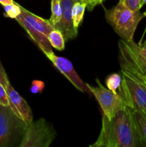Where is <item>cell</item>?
Here are the masks:
<instances>
[{
    "mask_svg": "<svg viewBox=\"0 0 146 147\" xmlns=\"http://www.w3.org/2000/svg\"><path fill=\"white\" fill-rule=\"evenodd\" d=\"M14 1L13 0H0V4H2L3 6L4 5H7V4H10L14 3Z\"/></svg>",
    "mask_w": 146,
    "mask_h": 147,
    "instance_id": "25",
    "label": "cell"
},
{
    "mask_svg": "<svg viewBox=\"0 0 146 147\" xmlns=\"http://www.w3.org/2000/svg\"><path fill=\"white\" fill-rule=\"evenodd\" d=\"M47 58L52 63L54 67L64 75L67 80L77 89L82 93H86L88 95H91L92 93L87 87V83L83 82L80 76L77 75L74 70L73 65L68 59L65 57H59L54 55L53 52L45 54Z\"/></svg>",
    "mask_w": 146,
    "mask_h": 147,
    "instance_id": "7",
    "label": "cell"
},
{
    "mask_svg": "<svg viewBox=\"0 0 146 147\" xmlns=\"http://www.w3.org/2000/svg\"><path fill=\"white\" fill-rule=\"evenodd\" d=\"M27 125L9 106L0 105V147H11L17 142L20 143Z\"/></svg>",
    "mask_w": 146,
    "mask_h": 147,
    "instance_id": "3",
    "label": "cell"
},
{
    "mask_svg": "<svg viewBox=\"0 0 146 147\" xmlns=\"http://www.w3.org/2000/svg\"><path fill=\"white\" fill-rule=\"evenodd\" d=\"M84 2H85V3H86V0H84Z\"/></svg>",
    "mask_w": 146,
    "mask_h": 147,
    "instance_id": "29",
    "label": "cell"
},
{
    "mask_svg": "<svg viewBox=\"0 0 146 147\" xmlns=\"http://www.w3.org/2000/svg\"><path fill=\"white\" fill-rule=\"evenodd\" d=\"M104 1V0H86L87 9L89 11H92L96 6L102 4Z\"/></svg>",
    "mask_w": 146,
    "mask_h": 147,
    "instance_id": "23",
    "label": "cell"
},
{
    "mask_svg": "<svg viewBox=\"0 0 146 147\" xmlns=\"http://www.w3.org/2000/svg\"><path fill=\"white\" fill-rule=\"evenodd\" d=\"M105 83L109 90L113 91V93H117V89H120L121 86L122 76L118 73H113L106 78Z\"/></svg>",
    "mask_w": 146,
    "mask_h": 147,
    "instance_id": "17",
    "label": "cell"
},
{
    "mask_svg": "<svg viewBox=\"0 0 146 147\" xmlns=\"http://www.w3.org/2000/svg\"><path fill=\"white\" fill-rule=\"evenodd\" d=\"M52 14L50 20V23L54 27L60 22L62 17V8L60 0H51Z\"/></svg>",
    "mask_w": 146,
    "mask_h": 147,
    "instance_id": "16",
    "label": "cell"
},
{
    "mask_svg": "<svg viewBox=\"0 0 146 147\" xmlns=\"http://www.w3.org/2000/svg\"><path fill=\"white\" fill-rule=\"evenodd\" d=\"M57 133L52 125L44 119L28 123L19 147H49Z\"/></svg>",
    "mask_w": 146,
    "mask_h": 147,
    "instance_id": "4",
    "label": "cell"
},
{
    "mask_svg": "<svg viewBox=\"0 0 146 147\" xmlns=\"http://www.w3.org/2000/svg\"><path fill=\"white\" fill-rule=\"evenodd\" d=\"M0 105L9 106V100L5 87L0 83Z\"/></svg>",
    "mask_w": 146,
    "mask_h": 147,
    "instance_id": "20",
    "label": "cell"
},
{
    "mask_svg": "<svg viewBox=\"0 0 146 147\" xmlns=\"http://www.w3.org/2000/svg\"><path fill=\"white\" fill-rule=\"evenodd\" d=\"M0 83L5 88L7 86V84L9 83L8 77H7V74H6L5 71H4V68H3L2 65H1V63H0Z\"/></svg>",
    "mask_w": 146,
    "mask_h": 147,
    "instance_id": "22",
    "label": "cell"
},
{
    "mask_svg": "<svg viewBox=\"0 0 146 147\" xmlns=\"http://www.w3.org/2000/svg\"><path fill=\"white\" fill-rule=\"evenodd\" d=\"M123 41H124V40H123ZM126 46H127V45H126ZM127 49H128L129 52H130V55H131V57H132V58H133V61L135 62V65H137V67H138V68L140 69V71H141L142 73H143V74L144 75L145 78H146V68H144V67H142V66L140 65V64H139V63H138V62L137 61V60H136V59H135V57L134 56H133V55L132 54V53H131V52H130V50H129V48H128V47H127Z\"/></svg>",
    "mask_w": 146,
    "mask_h": 147,
    "instance_id": "24",
    "label": "cell"
},
{
    "mask_svg": "<svg viewBox=\"0 0 146 147\" xmlns=\"http://www.w3.org/2000/svg\"><path fill=\"white\" fill-rule=\"evenodd\" d=\"M84 0H60L62 8V17L54 27L62 32L66 41L77 37L78 31L75 30L72 19V10L76 1Z\"/></svg>",
    "mask_w": 146,
    "mask_h": 147,
    "instance_id": "8",
    "label": "cell"
},
{
    "mask_svg": "<svg viewBox=\"0 0 146 147\" xmlns=\"http://www.w3.org/2000/svg\"><path fill=\"white\" fill-rule=\"evenodd\" d=\"M44 86H45V84L44 82L41 81V80H33L31 83V88H30V92L31 93H34V94L41 93L43 89L44 88Z\"/></svg>",
    "mask_w": 146,
    "mask_h": 147,
    "instance_id": "19",
    "label": "cell"
},
{
    "mask_svg": "<svg viewBox=\"0 0 146 147\" xmlns=\"http://www.w3.org/2000/svg\"><path fill=\"white\" fill-rule=\"evenodd\" d=\"M127 107L130 109L143 146H146V115L135 108Z\"/></svg>",
    "mask_w": 146,
    "mask_h": 147,
    "instance_id": "12",
    "label": "cell"
},
{
    "mask_svg": "<svg viewBox=\"0 0 146 147\" xmlns=\"http://www.w3.org/2000/svg\"><path fill=\"white\" fill-rule=\"evenodd\" d=\"M122 83L119 94L127 106L135 108L146 115V88L130 73L121 70Z\"/></svg>",
    "mask_w": 146,
    "mask_h": 147,
    "instance_id": "5",
    "label": "cell"
},
{
    "mask_svg": "<svg viewBox=\"0 0 146 147\" xmlns=\"http://www.w3.org/2000/svg\"><path fill=\"white\" fill-rule=\"evenodd\" d=\"M133 10H140L141 9V0H119Z\"/></svg>",
    "mask_w": 146,
    "mask_h": 147,
    "instance_id": "21",
    "label": "cell"
},
{
    "mask_svg": "<svg viewBox=\"0 0 146 147\" xmlns=\"http://www.w3.org/2000/svg\"><path fill=\"white\" fill-rule=\"evenodd\" d=\"M47 38L52 47H54L60 51H62L64 49L65 40L61 32L59 31L58 30L54 28L52 31L50 32L47 36Z\"/></svg>",
    "mask_w": 146,
    "mask_h": 147,
    "instance_id": "15",
    "label": "cell"
},
{
    "mask_svg": "<svg viewBox=\"0 0 146 147\" xmlns=\"http://www.w3.org/2000/svg\"><path fill=\"white\" fill-rule=\"evenodd\" d=\"M143 14H144V17H146V11H145L144 13H143ZM145 33H146V28H145V32H144V34H145Z\"/></svg>",
    "mask_w": 146,
    "mask_h": 147,
    "instance_id": "28",
    "label": "cell"
},
{
    "mask_svg": "<svg viewBox=\"0 0 146 147\" xmlns=\"http://www.w3.org/2000/svg\"><path fill=\"white\" fill-rule=\"evenodd\" d=\"M124 42L139 64L146 68V48L142 47L140 45L136 44L134 40L132 42H126L124 40Z\"/></svg>",
    "mask_w": 146,
    "mask_h": 147,
    "instance_id": "13",
    "label": "cell"
},
{
    "mask_svg": "<svg viewBox=\"0 0 146 147\" xmlns=\"http://www.w3.org/2000/svg\"><path fill=\"white\" fill-rule=\"evenodd\" d=\"M20 7H21V13H20V14L31 26H33L34 28L39 30L40 32L43 33L46 36H48L50 32L52 31L54 29L52 24L50 23V20L42 18V17L36 15V14L30 12L29 11L24 9L21 6H20Z\"/></svg>",
    "mask_w": 146,
    "mask_h": 147,
    "instance_id": "11",
    "label": "cell"
},
{
    "mask_svg": "<svg viewBox=\"0 0 146 147\" xmlns=\"http://www.w3.org/2000/svg\"><path fill=\"white\" fill-rule=\"evenodd\" d=\"M4 17L9 18L16 19L21 13V7L17 3L14 2L12 4L4 5Z\"/></svg>",
    "mask_w": 146,
    "mask_h": 147,
    "instance_id": "18",
    "label": "cell"
},
{
    "mask_svg": "<svg viewBox=\"0 0 146 147\" xmlns=\"http://www.w3.org/2000/svg\"><path fill=\"white\" fill-rule=\"evenodd\" d=\"M15 20L25 30V31L27 32L29 36L31 37V40L38 45L40 50L44 54L53 52L52 46L50 44V41L47 38V36H46L43 33L40 32L39 30L34 28L33 26H31L25 19H24V17L21 14H19Z\"/></svg>",
    "mask_w": 146,
    "mask_h": 147,
    "instance_id": "10",
    "label": "cell"
},
{
    "mask_svg": "<svg viewBox=\"0 0 146 147\" xmlns=\"http://www.w3.org/2000/svg\"><path fill=\"white\" fill-rule=\"evenodd\" d=\"M139 45H141L142 47H145V48H146V40L143 43V44H139Z\"/></svg>",
    "mask_w": 146,
    "mask_h": 147,
    "instance_id": "26",
    "label": "cell"
},
{
    "mask_svg": "<svg viewBox=\"0 0 146 147\" xmlns=\"http://www.w3.org/2000/svg\"><path fill=\"white\" fill-rule=\"evenodd\" d=\"M5 88L9 100V107L12 111L26 123H31L33 121L32 113L27 101L14 90L10 83Z\"/></svg>",
    "mask_w": 146,
    "mask_h": 147,
    "instance_id": "9",
    "label": "cell"
},
{
    "mask_svg": "<svg viewBox=\"0 0 146 147\" xmlns=\"http://www.w3.org/2000/svg\"><path fill=\"white\" fill-rule=\"evenodd\" d=\"M144 4H146V0H142V1H141V7H143Z\"/></svg>",
    "mask_w": 146,
    "mask_h": 147,
    "instance_id": "27",
    "label": "cell"
},
{
    "mask_svg": "<svg viewBox=\"0 0 146 147\" xmlns=\"http://www.w3.org/2000/svg\"><path fill=\"white\" fill-rule=\"evenodd\" d=\"M87 4L83 1H76L74 4L72 10V19L73 25L75 30L78 31V28L82 22Z\"/></svg>",
    "mask_w": 146,
    "mask_h": 147,
    "instance_id": "14",
    "label": "cell"
},
{
    "mask_svg": "<svg viewBox=\"0 0 146 147\" xmlns=\"http://www.w3.org/2000/svg\"><path fill=\"white\" fill-rule=\"evenodd\" d=\"M104 14L106 20L115 32L126 42L133 41L137 25L144 17L140 10L131 9L120 1L113 8L104 9Z\"/></svg>",
    "mask_w": 146,
    "mask_h": 147,
    "instance_id": "2",
    "label": "cell"
},
{
    "mask_svg": "<svg viewBox=\"0 0 146 147\" xmlns=\"http://www.w3.org/2000/svg\"><path fill=\"white\" fill-rule=\"evenodd\" d=\"M91 147L143 146L128 107L109 120L104 114L100 135Z\"/></svg>",
    "mask_w": 146,
    "mask_h": 147,
    "instance_id": "1",
    "label": "cell"
},
{
    "mask_svg": "<svg viewBox=\"0 0 146 147\" xmlns=\"http://www.w3.org/2000/svg\"><path fill=\"white\" fill-rule=\"evenodd\" d=\"M96 82L97 83V87L87 83V87L98 101L103 114L109 120H111L117 112L126 109L127 105L119 93H115L108 88H106L101 84L98 78L96 79Z\"/></svg>",
    "mask_w": 146,
    "mask_h": 147,
    "instance_id": "6",
    "label": "cell"
}]
</instances>
